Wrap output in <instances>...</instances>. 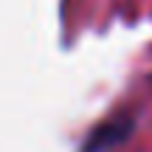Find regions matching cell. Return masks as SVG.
Instances as JSON below:
<instances>
[{"instance_id": "1", "label": "cell", "mask_w": 152, "mask_h": 152, "mask_svg": "<svg viewBox=\"0 0 152 152\" xmlns=\"http://www.w3.org/2000/svg\"><path fill=\"white\" fill-rule=\"evenodd\" d=\"M135 124H138V118L130 115V113L110 115V118H104L102 124H96L87 132V138H85V144H82L79 152H113L115 147H121V144L132 135Z\"/></svg>"}]
</instances>
